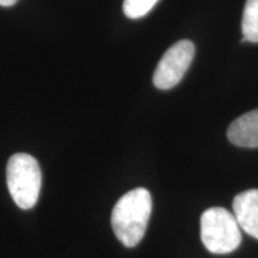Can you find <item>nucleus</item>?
Instances as JSON below:
<instances>
[{
	"label": "nucleus",
	"mask_w": 258,
	"mask_h": 258,
	"mask_svg": "<svg viewBox=\"0 0 258 258\" xmlns=\"http://www.w3.org/2000/svg\"><path fill=\"white\" fill-rule=\"evenodd\" d=\"M152 213V196L145 188L124 194L112 209L111 226L117 239L124 246L134 247L146 233Z\"/></svg>",
	"instance_id": "f257e3e1"
},
{
	"label": "nucleus",
	"mask_w": 258,
	"mask_h": 258,
	"mask_svg": "<svg viewBox=\"0 0 258 258\" xmlns=\"http://www.w3.org/2000/svg\"><path fill=\"white\" fill-rule=\"evenodd\" d=\"M194 55L195 46L191 41L182 40L171 46L154 71V86L160 90L175 88L191 64Z\"/></svg>",
	"instance_id": "20e7f679"
},
{
	"label": "nucleus",
	"mask_w": 258,
	"mask_h": 258,
	"mask_svg": "<svg viewBox=\"0 0 258 258\" xmlns=\"http://www.w3.org/2000/svg\"><path fill=\"white\" fill-rule=\"evenodd\" d=\"M227 138L239 147H258V109L241 115L227 129Z\"/></svg>",
	"instance_id": "423d86ee"
},
{
	"label": "nucleus",
	"mask_w": 258,
	"mask_h": 258,
	"mask_svg": "<svg viewBox=\"0 0 258 258\" xmlns=\"http://www.w3.org/2000/svg\"><path fill=\"white\" fill-rule=\"evenodd\" d=\"M16 2H17V0H0V5L6 6V8H8V6L15 5Z\"/></svg>",
	"instance_id": "1a4fd4ad"
},
{
	"label": "nucleus",
	"mask_w": 258,
	"mask_h": 258,
	"mask_svg": "<svg viewBox=\"0 0 258 258\" xmlns=\"http://www.w3.org/2000/svg\"><path fill=\"white\" fill-rule=\"evenodd\" d=\"M233 214L241 230L258 239V189L246 190L235 196Z\"/></svg>",
	"instance_id": "39448f33"
},
{
	"label": "nucleus",
	"mask_w": 258,
	"mask_h": 258,
	"mask_svg": "<svg viewBox=\"0 0 258 258\" xmlns=\"http://www.w3.org/2000/svg\"><path fill=\"white\" fill-rule=\"evenodd\" d=\"M8 188L16 205L31 209L40 196L42 173L37 160L30 154L16 153L6 166Z\"/></svg>",
	"instance_id": "f03ea898"
},
{
	"label": "nucleus",
	"mask_w": 258,
	"mask_h": 258,
	"mask_svg": "<svg viewBox=\"0 0 258 258\" xmlns=\"http://www.w3.org/2000/svg\"><path fill=\"white\" fill-rule=\"evenodd\" d=\"M158 0H124L123 12L128 18L138 19L146 16Z\"/></svg>",
	"instance_id": "6e6552de"
},
{
	"label": "nucleus",
	"mask_w": 258,
	"mask_h": 258,
	"mask_svg": "<svg viewBox=\"0 0 258 258\" xmlns=\"http://www.w3.org/2000/svg\"><path fill=\"white\" fill-rule=\"evenodd\" d=\"M240 226L233 213L225 208H209L201 217V239L209 252L226 254L241 243Z\"/></svg>",
	"instance_id": "7ed1b4c3"
},
{
	"label": "nucleus",
	"mask_w": 258,
	"mask_h": 258,
	"mask_svg": "<svg viewBox=\"0 0 258 258\" xmlns=\"http://www.w3.org/2000/svg\"><path fill=\"white\" fill-rule=\"evenodd\" d=\"M243 42H258V0H246L241 21Z\"/></svg>",
	"instance_id": "0eeeda50"
}]
</instances>
